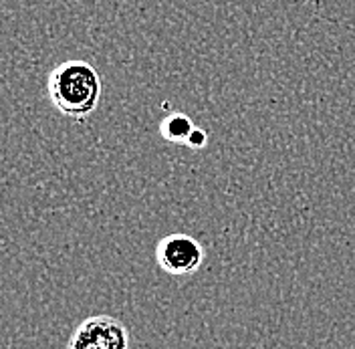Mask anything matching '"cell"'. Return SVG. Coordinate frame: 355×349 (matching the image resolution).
<instances>
[{"instance_id":"6da1fadb","label":"cell","mask_w":355,"mask_h":349,"mask_svg":"<svg viewBox=\"0 0 355 349\" xmlns=\"http://www.w3.org/2000/svg\"><path fill=\"white\" fill-rule=\"evenodd\" d=\"M51 103L71 119H87L101 99V77L87 61H65L46 79Z\"/></svg>"},{"instance_id":"7a4b0ae2","label":"cell","mask_w":355,"mask_h":349,"mask_svg":"<svg viewBox=\"0 0 355 349\" xmlns=\"http://www.w3.org/2000/svg\"><path fill=\"white\" fill-rule=\"evenodd\" d=\"M69 349H130V333L115 317L93 315L75 329Z\"/></svg>"},{"instance_id":"3957f363","label":"cell","mask_w":355,"mask_h":349,"mask_svg":"<svg viewBox=\"0 0 355 349\" xmlns=\"http://www.w3.org/2000/svg\"><path fill=\"white\" fill-rule=\"evenodd\" d=\"M155 261L168 275L186 277L194 275L202 266L204 250L198 240L188 235H168L155 246Z\"/></svg>"},{"instance_id":"277c9868","label":"cell","mask_w":355,"mask_h":349,"mask_svg":"<svg viewBox=\"0 0 355 349\" xmlns=\"http://www.w3.org/2000/svg\"><path fill=\"white\" fill-rule=\"evenodd\" d=\"M194 128H196V126L190 121L188 115L174 111V113H170V115L159 124V133H162L164 139H168V142H172V144H186L188 135L192 133Z\"/></svg>"},{"instance_id":"5b68a950","label":"cell","mask_w":355,"mask_h":349,"mask_svg":"<svg viewBox=\"0 0 355 349\" xmlns=\"http://www.w3.org/2000/svg\"><path fill=\"white\" fill-rule=\"evenodd\" d=\"M206 144H208V133L202 128H194L192 133L188 135V139H186V146L192 148V150H202V148H206Z\"/></svg>"}]
</instances>
